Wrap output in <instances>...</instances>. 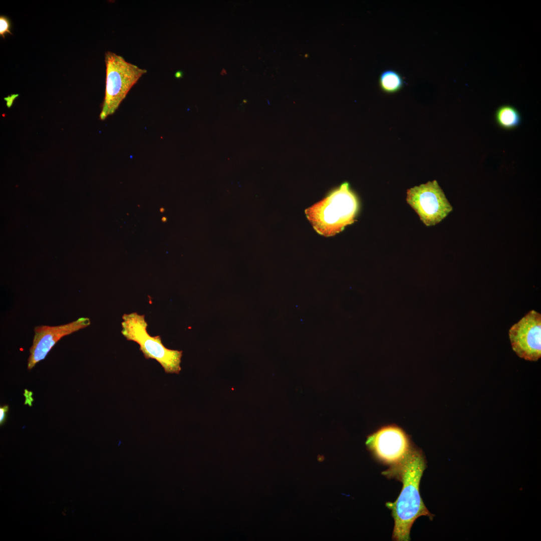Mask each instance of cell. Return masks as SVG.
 I'll return each instance as SVG.
<instances>
[{
  "mask_svg": "<svg viewBox=\"0 0 541 541\" xmlns=\"http://www.w3.org/2000/svg\"><path fill=\"white\" fill-rule=\"evenodd\" d=\"M425 458L420 450L413 447L399 463L391 465L382 474L395 477L403 484L402 490L393 502H388L386 506L391 510L394 520L393 539L397 541L410 540L411 528L419 516H427L432 519L431 514L420 496L419 485L426 467Z\"/></svg>",
  "mask_w": 541,
  "mask_h": 541,
  "instance_id": "1",
  "label": "cell"
},
{
  "mask_svg": "<svg viewBox=\"0 0 541 541\" xmlns=\"http://www.w3.org/2000/svg\"><path fill=\"white\" fill-rule=\"evenodd\" d=\"M359 208L357 195L348 182L342 183L324 198L305 210L316 231L328 237L336 235L355 220Z\"/></svg>",
  "mask_w": 541,
  "mask_h": 541,
  "instance_id": "2",
  "label": "cell"
},
{
  "mask_svg": "<svg viewBox=\"0 0 541 541\" xmlns=\"http://www.w3.org/2000/svg\"><path fill=\"white\" fill-rule=\"evenodd\" d=\"M121 326V334L127 340L139 345V350L145 359L155 360L165 373H179L182 351L165 347L160 336H150L147 330L148 324L144 315L136 312L124 314Z\"/></svg>",
  "mask_w": 541,
  "mask_h": 541,
  "instance_id": "3",
  "label": "cell"
},
{
  "mask_svg": "<svg viewBox=\"0 0 541 541\" xmlns=\"http://www.w3.org/2000/svg\"><path fill=\"white\" fill-rule=\"evenodd\" d=\"M106 88L101 120L113 114L125 98L129 90L146 70L127 62L122 57L107 52L105 54Z\"/></svg>",
  "mask_w": 541,
  "mask_h": 541,
  "instance_id": "4",
  "label": "cell"
},
{
  "mask_svg": "<svg viewBox=\"0 0 541 541\" xmlns=\"http://www.w3.org/2000/svg\"><path fill=\"white\" fill-rule=\"evenodd\" d=\"M406 200L428 226L439 223L453 210L435 180L408 189Z\"/></svg>",
  "mask_w": 541,
  "mask_h": 541,
  "instance_id": "5",
  "label": "cell"
},
{
  "mask_svg": "<svg viewBox=\"0 0 541 541\" xmlns=\"http://www.w3.org/2000/svg\"><path fill=\"white\" fill-rule=\"evenodd\" d=\"M366 445L378 460L391 465L402 460L413 447L405 431L393 424L382 427L370 435Z\"/></svg>",
  "mask_w": 541,
  "mask_h": 541,
  "instance_id": "6",
  "label": "cell"
},
{
  "mask_svg": "<svg viewBox=\"0 0 541 541\" xmlns=\"http://www.w3.org/2000/svg\"><path fill=\"white\" fill-rule=\"evenodd\" d=\"M513 350L521 358L536 361L541 357V314L529 311L509 330Z\"/></svg>",
  "mask_w": 541,
  "mask_h": 541,
  "instance_id": "7",
  "label": "cell"
},
{
  "mask_svg": "<svg viewBox=\"0 0 541 541\" xmlns=\"http://www.w3.org/2000/svg\"><path fill=\"white\" fill-rule=\"evenodd\" d=\"M90 324L89 318L81 317L64 325L36 327L33 344L30 349L28 369L31 370L38 363L43 360L62 338L85 328Z\"/></svg>",
  "mask_w": 541,
  "mask_h": 541,
  "instance_id": "8",
  "label": "cell"
},
{
  "mask_svg": "<svg viewBox=\"0 0 541 541\" xmlns=\"http://www.w3.org/2000/svg\"><path fill=\"white\" fill-rule=\"evenodd\" d=\"M495 121L497 125L505 130H511L518 127L521 118L519 112L514 107L504 105L499 107L495 114Z\"/></svg>",
  "mask_w": 541,
  "mask_h": 541,
  "instance_id": "9",
  "label": "cell"
},
{
  "mask_svg": "<svg viewBox=\"0 0 541 541\" xmlns=\"http://www.w3.org/2000/svg\"><path fill=\"white\" fill-rule=\"evenodd\" d=\"M381 89L388 93H393L400 90L403 85V80L401 75L393 70H387L382 72L379 79Z\"/></svg>",
  "mask_w": 541,
  "mask_h": 541,
  "instance_id": "10",
  "label": "cell"
},
{
  "mask_svg": "<svg viewBox=\"0 0 541 541\" xmlns=\"http://www.w3.org/2000/svg\"><path fill=\"white\" fill-rule=\"evenodd\" d=\"M7 34H12L11 32V22L6 16L0 17V36L5 38Z\"/></svg>",
  "mask_w": 541,
  "mask_h": 541,
  "instance_id": "11",
  "label": "cell"
},
{
  "mask_svg": "<svg viewBox=\"0 0 541 541\" xmlns=\"http://www.w3.org/2000/svg\"><path fill=\"white\" fill-rule=\"evenodd\" d=\"M9 410V406L4 405L0 407V423L3 424L7 418V413Z\"/></svg>",
  "mask_w": 541,
  "mask_h": 541,
  "instance_id": "12",
  "label": "cell"
},
{
  "mask_svg": "<svg viewBox=\"0 0 541 541\" xmlns=\"http://www.w3.org/2000/svg\"><path fill=\"white\" fill-rule=\"evenodd\" d=\"M166 220H167V219H166V217H163V218H162V220L163 221H166Z\"/></svg>",
  "mask_w": 541,
  "mask_h": 541,
  "instance_id": "13",
  "label": "cell"
},
{
  "mask_svg": "<svg viewBox=\"0 0 541 541\" xmlns=\"http://www.w3.org/2000/svg\"><path fill=\"white\" fill-rule=\"evenodd\" d=\"M160 211H161V212H163L164 211V209L163 208H161L160 209Z\"/></svg>",
  "mask_w": 541,
  "mask_h": 541,
  "instance_id": "14",
  "label": "cell"
}]
</instances>
